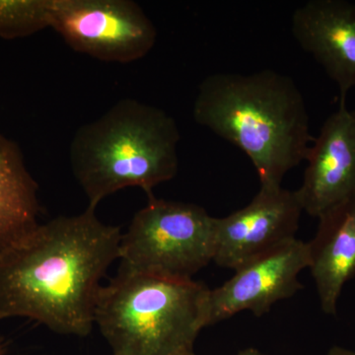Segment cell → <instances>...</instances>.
Instances as JSON below:
<instances>
[{
  "label": "cell",
  "mask_w": 355,
  "mask_h": 355,
  "mask_svg": "<svg viewBox=\"0 0 355 355\" xmlns=\"http://www.w3.org/2000/svg\"><path fill=\"white\" fill-rule=\"evenodd\" d=\"M121 235L89 205L39 224L0 256V321L29 318L60 335L87 336L100 282L120 258Z\"/></svg>",
  "instance_id": "cell-1"
},
{
  "label": "cell",
  "mask_w": 355,
  "mask_h": 355,
  "mask_svg": "<svg viewBox=\"0 0 355 355\" xmlns=\"http://www.w3.org/2000/svg\"><path fill=\"white\" fill-rule=\"evenodd\" d=\"M193 114L198 125L246 154L261 187H282L315 139L302 93L291 77L272 69L207 76Z\"/></svg>",
  "instance_id": "cell-2"
},
{
  "label": "cell",
  "mask_w": 355,
  "mask_h": 355,
  "mask_svg": "<svg viewBox=\"0 0 355 355\" xmlns=\"http://www.w3.org/2000/svg\"><path fill=\"white\" fill-rule=\"evenodd\" d=\"M180 139L172 116L132 98L79 128L70 144V164L89 207L123 189L153 196L155 187L176 177Z\"/></svg>",
  "instance_id": "cell-3"
},
{
  "label": "cell",
  "mask_w": 355,
  "mask_h": 355,
  "mask_svg": "<svg viewBox=\"0 0 355 355\" xmlns=\"http://www.w3.org/2000/svg\"><path fill=\"white\" fill-rule=\"evenodd\" d=\"M209 291L193 279L120 270L102 286L95 324L113 355H184L207 327Z\"/></svg>",
  "instance_id": "cell-4"
},
{
  "label": "cell",
  "mask_w": 355,
  "mask_h": 355,
  "mask_svg": "<svg viewBox=\"0 0 355 355\" xmlns=\"http://www.w3.org/2000/svg\"><path fill=\"white\" fill-rule=\"evenodd\" d=\"M214 218L193 203L148 197L121 235V270L193 279L214 260Z\"/></svg>",
  "instance_id": "cell-5"
},
{
  "label": "cell",
  "mask_w": 355,
  "mask_h": 355,
  "mask_svg": "<svg viewBox=\"0 0 355 355\" xmlns=\"http://www.w3.org/2000/svg\"><path fill=\"white\" fill-rule=\"evenodd\" d=\"M50 28L77 53L116 64L141 60L157 39L153 21L132 0H51Z\"/></svg>",
  "instance_id": "cell-6"
},
{
  "label": "cell",
  "mask_w": 355,
  "mask_h": 355,
  "mask_svg": "<svg viewBox=\"0 0 355 355\" xmlns=\"http://www.w3.org/2000/svg\"><path fill=\"white\" fill-rule=\"evenodd\" d=\"M302 212L296 191L261 187L246 207L214 218L212 261L236 270L295 239Z\"/></svg>",
  "instance_id": "cell-7"
},
{
  "label": "cell",
  "mask_w": 355,
  "mask_h": 355,
  "mask_svg": "<svg viewBox=\"0 0 355 355\" xmlns=\"http://www.w3.org/2000/svg\"><path fill=\"white\" fill-rule=\"evenodd\" d=\"M309 266V244L295 238L241 266L220 287L209 289L207 326L245 310L263 316L275 303L302 289L298 277Z\"/></svg>",
  "instance_id": "cell-8"
},
{
  "label": "cell",
  "mask_w": 355,
  "mask_h": 355,
  "mask_svg": "<svg viewBox=\"0 0 355 355\" xmlns=\"http://www.w3.org/2000/svg\"><path fill=\"white\" fill-rule=\"evenodd\" d=\"M302 186L295 191L303 211L320 218L355 197V112L340 105L327 119L307 154Z\"/></svg>",
  "instance_id": "cell-9"
},
{
  "label": "cell",
  "mask_w": 355,
  "mask_h": 355,
  "mask_svg": "<svg viewBox=\"0 0 355 355\" xmlns=\"http://www.w3.org/2000/svg\"><path fill=\"white\" fill-rule=\"evenodd\" d=\"M291 31L338 84L340 105L355 87V3L345 0H310L293 12Z\"/></svg>",
  "instance_id": "cell-10"
},
{
  "label": "cell",
  "mask_w": 355,
  "mask_h": 355,
  "mask_svg": "<svg viewBox=\"0 0 355 355\" xmlns=\"http://www.w3.org/2000/svg\"><path fill=\"white\" fill-rule=\"evenodd\" d=\"M309 244L311 273L322 310L336 315L343 287L355 277V197L320 217Z\"/></svg>",
  "instance_id": "cell-11"
},
{
  "label": "cell",
  "mask_w": 355,
  "mask_h": 355,
  "mask_svg": "<svg viewBox=\"0 0 355 355\" xmlns=\"http://www.w3.org/2000/svg\"><path fill=\"white\" fill-rule=\"evenodd\" d=\"M39 214L38 184L19 146L0 133V256L39 225Z\"/></svg>",
  "instance_id": "cell-12"
},
{
  "label": "cell",
  "mask_w": 355,
  "mask_h": 355,
  "mask_svg": "<svg viewBox=\"0 0 355 355\" xmlns=\"http://www.w3.org/2000/svg\"><path fill=\"white\" fill-rule=\"evenodd\" d=\"M51 0H0V37L31 36L50 28Z\"/></svg>",
  "instance_id": "cell-13"
},
{
  "label": "cell",
  "mask_w": 355,
  "mask_h": 355,
  "mask_svg": "<svg viewBox=\"0 0 355 355\" xmlns=\"http://www.w3.org/2000/svg\"><path fill=\"white\" fill-rule=\"evenodd\" d=\"M326 355H355V350L342 347H333Z\"/></svg>",
  "instance_id": "cell-14"
},
{
  "label": "cell",
  "mask_w": 355,
  "mask_h": 355,
  "mask_svg": "<svg viewBox=\"0 0 355 355\" xmlns=\"http://www.w3.org/2000/svg\"><path fill=\"white\" fill-rule=\"evenodd\" d=\"M184 355H198L196 354L195 352H188V354H186ZM236 355H266L265 354H263V352H260V350L254 349V347H249V349H246L244 350H241V352H238Z\"/></svg>",
  "instance_id": "cell-15"
},
{
  "label": "cell",
  "mask_w": 355,
  "mask_h": 355,
  "mask_svg": "<svg viewBox=\"0 0 355 355\" xmlns=\"http://www.w3.org/2000/svg\"><path fill=\"white\" fill-rule=\"evenodd\" d=\"M0 355H4V345L1 338H0Z\"/></svg>",
  "instance_id": "cell-16"
}]
</instances>
